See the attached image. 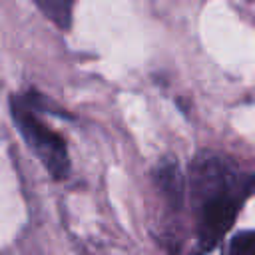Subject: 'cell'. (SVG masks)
<instances>
[{
    "instance_id": "obj_1",
    "label": "cell",
    "mask_w": 255,
    "mask_h": 255,
    "mask_svg": "<svg viewBox=\"0 0 255 255\" xmlns=\"http://www.w3.org/2000/svg\"><path fill=\"white\" fill-rule=\"evenodd\" d=\"M10 112L14 126L22 133L32 153L48 169V173L54 179H66L70 173V155L66 139L38 118V112H50L48 100L36 90H30L28 94L12 96Z\"/></svg>"
},
{
    "instance_id": "obj_2",
    "label": "cell",
    "mask_w": 255,
    "mask_h": 255,
    "mask_svg": "<svg viewBox=\"0 0 255 255\" xmlns=\"http://www.w3.org/2000/svg\"><path fill=\"white\" fill-rule=\"evenodd\" d=\"M155 181L165 199L177 209L183 203V175L173 159H163L155 169Z\"/></svg>"
},
{
    "instance_id": "obj_3",
    "label": "cell",
    "mask_w": 255,
    "mask_h": 255,
    "mask_svg": "<svg viewBox=\"0 0 255 255\" xmlns=\"http://www.w3.org/2000/svg\"><path fill=\"white\" fill-rule=\"evenodd\" d=\"M46 18H50L60 30H68L72 24L76 0H34Z\"/></svg>"
},
{
    "instance_id": "obj_4",
    "label": "cell",
    "mask_w": 255,
    "mask_h": 255,
    "mask_svg": "<svg viewBox=\"0 0 255 255\" xmlns=\"http://www.w3.org/2000/svg\"><path fill=\"white\" fill-rule=\"evenodd\" d=\"M231 255H255V231L237 233L231 239Z\"/></svg>"
}]
</instances>
